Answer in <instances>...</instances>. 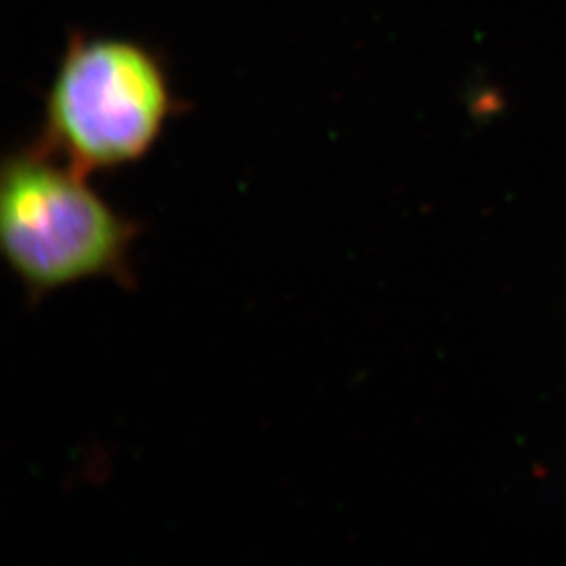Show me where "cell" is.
<instances>
[{
	"instance_id": "cell-1",
	"label": "cell",
	"mask_w": 566,
	"mask_h": 566,
	"mask_svg": "<svg viewBox=\"0 0 566 566\" xmlns=\"http://www.w3.org/2000/svg\"><path fill=\"white\" fill-rule=\"evenodd\" d=\"M138 226L57 156H11L0 178V241L33 301L92 279L133 283Z\"/></svg>"
},
{
	"instance_id": "cell-2",
	"label": "cell",
	"mask_w": 566,
	"mask_h": 566,
	"mask_svg": "<svg viewBox=\"0 0 566 566\" xmlns=\"http://www.w3.org/2000/svg\"><path fill=\"white\" fill-rule=\"evenodd\" d=\"M44 113L52 150L88 177L153 149L171 113V91L160 63L139 44L81 39L61 60Z\"/></svg>"
}]
</instances>
